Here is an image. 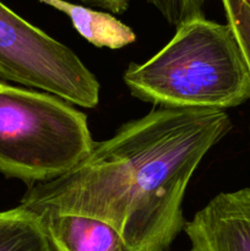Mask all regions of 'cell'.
Returning a JSON list of instances; mask_svg holds the SVG:
<instances>
[{
    "label": "cell",
    "instance_id": "obj_1",
    "mask_svg": "<svg viewBox=\"0 0 250 251\" xmlns=\"http://www.w3.org/2000/svg\"><path fill=\"white\" fill-rule=\"evenodd\" d=\"M232 126L225 110L158 105L95 142L68 173L29 185L20 206L97 218L131 251H168L186 222L183 201L194 172Z\"/></svg>",
    "mask_w": 250,
    "mask_h": 251
},
{
    "label": "cell",
    "instance_id": "obj_2",
    "mask_svg": "<svg viewBox=\"0 0 250 251\" xmlns=\"http://www.w3.org/2000/svg\"><path fill=\"white\" fill-rule=\"evenodd\" d=\"M124 82L134 97L162 107L225 110L250 100V74L228 25L206 17L178 27Z\"/></svg>",
    "mask_w": 250,
    "mask_h": 251
},
{
    "label": "cell",
    "instance_id": "obj_3",
    "mask_svg": "<svg viewBox=\"0 0 250 251\" xmlns=\"http://www.w3.org/2000/svg\"><path fill=\"white\" fill-rule=\"evenodd\" d=\"M93 144L87 117L71 103L0 80V173L29 185L54 180Z\"/></svg>",
    "mask_w": 250,
    "mask_h": 251
},
{
    "label": "cell",
    "instance_id": "obj_4",
    "mask_svg": "<svg viewBox=\"0 0 250 251\" xmlns=\"http://www.w3.org/2000/svg\"><path fill=\"white\" fill-rule=\"evenodd\" d=\"M0 77L78 107L95 108L100 103V82L80 58L1 1Z\"/></svg>",
    "mask_w": 250,
    "mask_h": 251
},
{
    "label": "cell",
    "instance_id": "obj_5",
    "mask_svg": "<svg viewBox=\"0 0 250 251\" xmlns=\"http://www.w3.org/2000/svg\"><path fill=\"white\" fill-rule=\"evenodd\" d=\"M184 232L189 251H250V186L216 195Z\"/></svg>",
    "mask_w": 250,
    "mask_h": 251
},
{
    "label": "cell",
    "instance_id": "obj_6",
    "mask_svg": "<svg viewBox=\"0 0 250 251\" xmlns=\"http://www.w3.org/2000/svg\"><path fill=\"white\" fill-rule=\"evenodd\" d=\"M38 216L54 251H131L115 228L97 218L71 213Z\"/></svg>",
    "mask_w": 250,
    "mask_h": 251
},
{
    "label": "cell",
    "instance_id": "obj_7",
    "mask_svg": "<svg viewBox=\"0 0 250 251\" xmlns=\"http://www.w3.org/2000/svg\"><path fill=\"white\" fill-rule=\"evenodd\" d=\"M53 7L70 19L74 28L87 42L97 48L120 49L136 41L131 27L125 25L113 14L103 10L91 9L74 4L68 0H36Z\"/></svg>",
    "mask_w": 250,
    "mask_h": 251
},
{
    "label": "cell",
    "instance_id": "obj_8",
    "mask_svg": "<svg viewBox=\"0 0 250 251\" xmlns=\"http://www.w3.org/2000/svg\"><path fill=\"white\" fill-rule=\"evenodd\" d=\"M0 251H54L41 217L17 206L0 212Z\"/></svg>",
    "mask_w": 250,
    "mask_h": 251
},
{
    "label": "cell",
    "instance_id": "obj_9",
    "mask_svg": "<svg viewBox=\"0 0 250 251\" xmlns=\"http://www.w3.org/2000/svg\"><path fill=\"white\" fill-rule=\"evenodd\" d=\"M232 31L250 74V0H221Z\"/></svg>",
    "mask_w": 250,
    "mask_h": 251
},
{
    "label": "cell",
    "instance_id": "obj_10",
    "mask_svg": "<svg viewBox=\"0 0 250 251\" xmlns=\"http://www.w3.org/2000/svg\"><path fill=\"white\" fill-rule=\"evenodd\" d=\"M156 7L167 22L175 28L193 20L205 17V5L208 0H146Z\"/></svg>",
    "mask_w": 250,
    "mask_h": 251
},
{
    "label": "cell",
    "instance_id": "obj_11",
    "mask_svg": "<svg viewBox=\"0 0 250 251\" xmlns=\"http://www.w3.org/2000/svg\"><path fill=\"white\" fill-rule=\"evenodd\" d=\"M83 4L98 7L103 11H108L110 14L120 15L124 14L129 9L130 0H81Z\"/></svg>",
    "mask_w": 250,
    "mask_h": 251
}]
</instances>
